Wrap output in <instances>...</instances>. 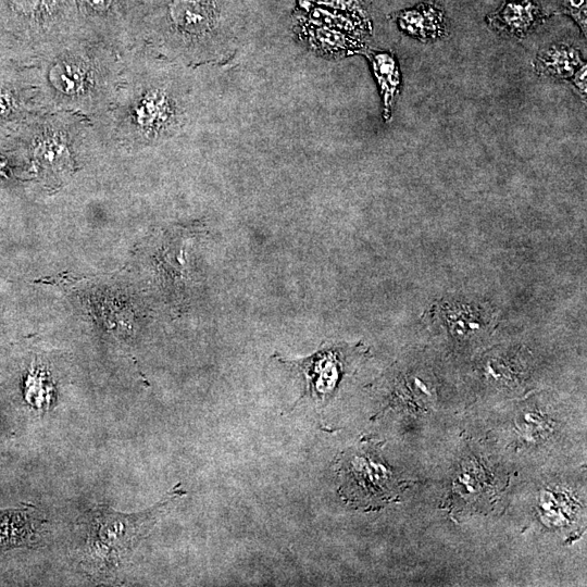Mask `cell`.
Listing matches in <instances>:
<instances>
[{"mask_svg":"<svg viewBox=\"0 0 587 587\" xmlns=\"http://www.w3.org/2000/svg\"><path fill=\"white\" fill-rule=\"evenodd\" d=\"M128 52L82 32L43 47L35 80L47 111L97 116L122 80Z\"/></svg>","mask_w":587,"mask_h":587,"instance_id":"1","label":"cell"},{"mask_svg":"<svg viewBox=\"0 0 587 587\" xmlns=\"http://www.w3.org/2000/svg\"><path fill=\"white\" fill-rule=\"evenodd\" d=\"M135 74L127 58L120 85L98 114L102 125L110 137L130 146L170 137L180 125L179 103L166 87Z\"/></svg>","mask_w":587,"mask_h":587,"instance_id":"2","label":"cell"},{"mask_svg":"<svg viewBox=\"0 0 587 587\" xmlns=\"http://www.w3.org/2000/svg\"><path fill=\"white\" fill-rule=\"evenodd\" d=\"M182 494L185 492L178 486L154 507L138 513H121L107 505L90 509L85 516L84 555L88 566L105 572L115 570L150 532L166 507Z\"/></svg>","mask_w":587,"mask_h":587,"instance_id":"3","label":"cell"},{"mask_svg":"<svg viewBox=\"0 0 587 587\" xmlns=\"http://www.w3.org/2000/svg\"><path fill=\"white\" fill-rule=\"evenodd\" d=\"M35 116L29 129L28 151L38 176L48 183H59L75 170L74 137L64 111Z\"/></svg>","mask_w":587,"mask_h":587,"instance_id":"4","label":"cell"},{"mask_svg":"<svg viewBox=\"0 0 587 587\" xmlns=\"http://www.w3.org/2000/svg\"><path fill=\"white\" fill-rule=\"evenodd\" d=\"M342 477L339 492L345 501L357 505H375L396 494L392 473L369 453L349 452L338 460Z\"/></svg>","mask_w":587,"mask_h":587,"instance_id":"5","label":"cell"},{"mask_svg":"<svg viewBox=\"0 0 587 587\" xmlns=\"http://www.w3.org/2000/svg\"><path fill=\"white\" fill-rule=\"evenodd\" d=\"M167 17L175 49L198 52L216 26V0H168Z\"/></svg>","mask_w":587,"mask_h":587,"instance_id":"6","label":"cell"},{"mask_svg":"<svg viewBox=\"0 0 587 587\" xmlns=\"http://www.w3.org/2000/svg\"><path fill=\"white\" fill-rule=\"evenodd\" d=\"M348 347L330 346L319 350L316 353L298 360H278L295 367L304 380V391L301 398L323 399L335 389L344 373L345 352Z\"/></svg>","mask_w":587,"mask_h":587,"instance_id":"7","label":"cell"},{"mask_svg":"<svg viewBox=\"0 0 587 587\" xmlns=\"http://www.w3.org/2000/svg\"><path fill=\"white\" fill-rule=\"evenodd\" d=\"M437 314L447 330L458 339H470L487 333L495 320L494 313L485 307L463 300L442 301Z\"/></svg>","mask_w":587,"mask_h":587,"instance_id":"8","label":"cell"},{"mask_svg":"<svg viewBox=\"0 0 587 587\" xmlns=\"http://www.w3.org/2000/svg\"><path fill=\"white\" fill-rule=\"evenodd\" d=\"M545 18L540 4L535 0H507L487 22L498 34L523 38L536 29Z\"/></svg>","mask_w":587,"mask_h":587,"instance_id":"9","label":"cell"},{"mask_svg":"<svg viewBox=\"0 0 587 587\" xmlns=\"http://www.w3.org/2000/svg\"><path fill=\"white\" fill-rule=\"evenodd\" d=\"M396 22L403 33L422 42L436 41L448 33L445 11L433 0L398 12Z\"/></svg>","mask_w":587,"mask_h":587,"instance_id":"10","label":"cell"},{"mask_svg":"<svg viewBox=\"0 0 587 587\" xmlns=\"http://www.w3.org/2000/svg\"><path fill=\"white\" fill-rule=\"evenodd\" d=\"M48 112L37 84L26 88L12 79L0 77V124L12 123L23 117H35Z\"/></svg>","mask_w":587,"mask_h":587,"instance_id":"11","label":"cell"},{"mask_svg":"<svg viewBox=\"0 0 587 587\" xmlns=\"http://www.w3.org/2000/svg\"><path fill=\"white\" fill-rule=\"evenodd\" d=\"M533 64L538 76L564 80L570 79L585 64V61L576 47L567 43H553L540 49Z\"/></svg>","mask_w":587,"mask_h":587,"instance_id":"12","label":"cell"},{"mask_svg":"<svg viewBox=\"0 0 587 587\" xmlns=\"http://www.w3.org/2000/svg\"><path fill=\"white\" fill-rule=\"evenodd\" d=\"M373 73L377 79L384 118L390 121L392 110L401 89V73L395 55L389 51L364 49Z\"/></svg>","mask_w":587,"mask_h":587,"instance_id":"13","label":"cell"},{"mask_svg":"<svg viewBox=\"0 0 587 587\" xmlns=\"http://www.w3.org/2000/svg\"><path fill=\"white\" fill-rule=\"evenodd\" d=\"M302 37L314 51L327 58H345L365 49L363 39L327 26H311Z\"/></svg>","mask_w":587,"mask_h":587,"instance_id":"14","label":"cell"},{"mask_svg":"<svg viewBox=\"0 0 587 587\" xmlns=\"http://www.w3.org/2000/svg\"><path fill=\"white\" fill-rule=\"evenodd\" d=\"M22 513H0V546L15 545L29 534V522Z\"/></svg>","mask_w":587,"mask_h":587,"instance_id":"15","label":"cell"},{"mask_svg":"<svg viewBox=\"0 0 587 587\" xmlns=\"http://www.w3.org/2000/svg\"><path fill=\"white\" fill-rule=\"evenodd\" d=\"M560 10L569 14L586 35V0H557Z\"/></svg>","mask_w":587,"mask_h":587,"instance_id":"16","label":"cell"},{"mask_svg":"<svg viewBox=\"0 0 587 587\" xmlns=\"http://www.w3.org/2000/svg\"><path fill=\"white\" fill-rule=\"evenodd\" d=\"M40 373H36L35 375H29L26 383V392H27V399L33 404H36L38 407H41L46 403L49 404V400H47V391L45 387V378L39 375Z\"/></svg>","mask_w":587,"mask_h":587,"instance_id":"17","label":"cell"},{"mask_svg":"<svg viewBox=\"0 0 587 587\" xmlns=\"http://www.w3.org/2000/svg\"><path fill=\"white\" fill-rule=\"evenodd\" d=\"M587 65L583 64L570 78L575 89L579 92L580 97L586 100L587 93Z\"/></svg>","mask_w":587,"mask_h":587,"instance_id":"18","label":"cell"},{"mask_svg":"<svg viewBox=\"0 0 587 587\" xmlns=\"http://www.w3.org/2000/svg\"><path fill=\"white\" fill-rule=\"evenodd\" d=\"M10 173V162L8 157L0 152V180L5 179Z\"/></svg>","mask_w":587,"mask_h":587,"instance_id":"19","label":"cell"}]
</instances>
